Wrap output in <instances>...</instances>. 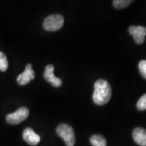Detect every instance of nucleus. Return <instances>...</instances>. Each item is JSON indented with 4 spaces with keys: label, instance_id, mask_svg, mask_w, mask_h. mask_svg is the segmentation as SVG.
Segmentation results:
<instances>
[{
    "label": "nucleus",
    "instance_id": "obj_1",
    "mask_svg": "<svg viewBox=\"0 0 146 146\" xmlns=\"http://www.w3.org/2000/svg\"><path fill=\"white\" fill-rule=\"evenodd\" d=\"M112 97V89L106 80L99 79L94 84L93 100L97 105L102 106L108 103Z\"/></svg>",
    "mask_w": 146,
    "mask_h": 146
},
{
    "label": "nucleus",
    "instance_id": "obj_2",
    "mask_svg": "<svg viewBox=\"0 0 146 146\" xmlns=\"http://www.w3.org/2000/svg\"><path fill=\"white\" fill-rule=\"evenodd\" d=\"M56 133L62 138L67 146H74L75 143V135L74 130L67 124H61L56 129Z\"/></svg>",
    "mask_w": 146,
    "mask_h": 146
},
{
    "label": "nucleus",
    "instance_id": "obj_3",
    "mask_svg": "<svg viewBox=\"0 0 146 146\" xmlns=\"http://www.w3.org/2000/svg\"><path fill=\"white\" fill-rule=\"evenodd\" d=\"M64 19L60 14H52L45 18L43 27L47 31H56L63 27Z\"/></svg>",
    "mask_w": 146,
    "mask_h": 146
},
{
    "label": "nucleus",
    "instance_id": "obj_4",
    "mask_svg": "<svg viewBox=\"0 0 146 146\" xmlns=\"http://www.w3.org/2000/svg\"><path fill=\"white\" fill-rule=\"evenodd\" d=\"M29 110L26 107H21L15 112L9 114L6 116V120L11 125H18L28 118Z\"/></svg>",
    "mask_w": 146,
    "mask_h": 146
},
{
    "label": "nucleus",
    "instance_id": "obj_5",
    "mask_svg": "<svg viewBox=\"0 0 146 146\" xmlns=\"http://www.w3.org/2000/svg\"><path fill=\"white\" fill-rule=\"evenodd\" d=\"M54 67L52 64L47 65L45 67V72L43 73V76L45 79L49 83H51L52 86L55 87H60L62 85V81L60 78L54 76Z\"/></svg>",
    "mask_w": 146,
    "mask_h": 146
},
{
    "label": "nucleus",
    "instance_id": "obj_6",
    "mask_svg": "<svg viewBox=\"0 0 146 146\" xmlns=\"http://www.w3.org/2000/svg\"><path fill=\"white\" fill-rule=\"evenodd\" d=\"M129 32L133 36L135 41L137 44H142L145 41L146 36V28L142 26H131Z\"/></svg>",
    "mask_w": 146,
    "mask_h": 146
},
{
    "label": "nucleus",
    "instance_id": "obj_7",
    "mask_svg": "<svg viewBox=\"0 0 146 146\" xmlns=\"http://www.w3.org/2000/svg\"><path fill=\"white\" fill-rule=\"evenodd\" d=\"M35 76V74L32 68V65L31 64H28L25 71L18 76L16 81L19 85H25L28 84L31 80H33Z\"/></svg>",
    "mask_w": 146,
    "mask_h": 146
},
{
    "label": "nucleus",
    "instance_id": "obj_8",
    "mask_svg": "<svg viewBox=\"0 0 146 146\" xmlns=\"http://www.w3.org/2000/svg\"><path fill=\"white\" fill-rule=\"evenodd\" d=\"M23 137L24 140L29 145H36L41 141V137L39 135L34 132L31 128H26L23 131Z\"/></svg>",
    "mask_w": 146,
    "mask_h": 146
},
{
    "label": "nucleus",
    "instance_id": "obj_9",
    "mask_svg": "<svg viewBox=\"0 0 146 146\" xmlns=\"http://www.w3.org/2000/svg\"><path fill=\"white\" fill-rule=\"evenodd\" d=\"M133 137L138 145L146 146V130L143 128H136L133 132Z\"/></svg>",
    "mask_w": 146,
    "mask_h": 146
},
{
    "label": "nucleus",
    "instance_id": "obj_10",
    "mask_svg": "<svg viewBox=\"0 0 146 146\" xmlns=\"http://www.w3.org/2000/svg\"><path fill=\"white\" fill-rule=\"evenodd\" d=\"M90 143L93 146H106V140L100 135H94L90 138Z\"/></svg>",
    "mask_w": 146,
    "mask_h": 146
},
{
    "label": "nucleus",
    "instance_id": "obj_11",
    "mask_svg": "<svg viewBox=\"0 0 146 146\" xmlns=\"http://www.w3.org/2000/svg\"><path fill=\"white\" fill-rule=\"evenodd\" d=\"M132 2L133 1H131V0H114L113 5L115 8L123 9L129 6Z\"/></svg>",
    "mask_w": 146,
    "mask_h": 146
},
{
    "label": "nucleus",
    "instance_id": "obj_12",
    "mask_svg": "<svg viewBox=\"0 0 146 146\" xmlns=\"http://www.w3.org/2000/svg\"><path fill=\"white\" fill-rule=\"evenodd\" d=\"M8 67V62L6 56L3 52H0V70L5 72Z\"/></svg>",
    "mask_w": 146,
    "mask_h": 146
},
{
    "label": "nucleus",
    "instance_id": "obj_13",
    "mask_svg": "<svg viewBox=\"0 0 146 146\" xmlns=\"http://www.w3.org/2000/svg\"><path fill=\"white\" fill-rule=\"evenodd\" d=\"M137 108L140 111L146 110V94L142 96L137 103Z\"/></svg>",
    "mask_w": 146,
    "mask_h": 146
},
{
    "label": "nucleus",
    "instance_id": "obj_14",
    "mask_svg": "<svg viewBox=\"0 0 146 146\" xmlns=\"http://www.w3.org/2000/svg\"><path fill=\"white\" fill-rule=\"evenodd\" d=\"M139 70L141 75L146 78V60H141L139 63Z\"/></svg>",
    "mask_w": 146,
    "mask_h": 146
}]
</instances>
